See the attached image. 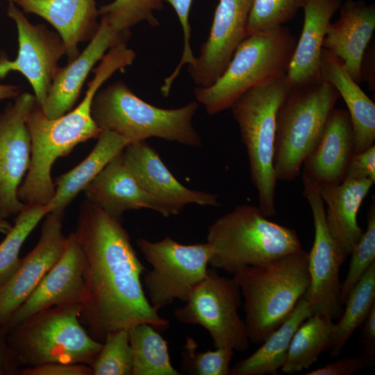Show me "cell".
<instances>
[{
  "label": "cell",
  "instance_id": "obj_1",
  "mask_svg": "<svg viewBox=\"0 0 375 375\" xmlns=\"http://www.w3.org/2000/svg\"><path fill=\"white\" fill-rule=\"evenodd\" d=\"M73 233L85 258L80 320L90 335L103 342L109 333L141 323L167 329L169 320L147 299L141 281L147 269L120 219L87 200Z\"/></svg>",
  "mask_w": 375,
  "mask_h": 375
},
{
  "label": "cell",
  "instance_id": "obj_2",
  "mask_svg": "<svg viewBox=\"0 0 375 375\" xmlns=\"http://www.w3.org/2000/svg\"><path fill=\"white\" fill-rule=\"evenodd\" d=\"M101 85L99 78H92L81 103L57 118H48L35 102L26 120L31 143L30 165L17 191L23 203L48 204L55 192L51 174L54 162L78 144L99 136L101 130L92 118L91 106Z\"/></svg>",
  "mask_w": 375,
  "mask_h": 375
},
{
  "label": "cell",
  "instance_id": "obj_3",
  "mask_svg": "<svg viewBox=\"0 0 375 375\" xmlns=\"http://www.w3.org/2000/svg\"><path fill=\"white\" fill-rule=\"evenodd\" d=\"M244 298L250 342L261 344L290 315L309 285L304 250L247 266L233 274Z\"/></svg>",
  "mask_w": 375,
  "mask_h": 375
},
{
  "label": "cell",
  "instance_id": "obj_4",
  "mask_svg": "<svg viewBox=\"0 0 375 375\" xmlns=\"http://www.w3.org/2000/svg\"><path fill=\"white\" fill-rule=\"evenodd\" d=\"M197 101L173 109L153 106L133 93L122 81L99 89L91 113L101 130L115 133L131 142L158 138L198 147L201 140L192 124Z\"/></svg>",
  "mask_w": 375,
  "mask_h": 375
},
{
  "label": "cell",
  "instance_id": "obj_5",
  "mask_svg": "<svg viewBox=\"0 0 375 375\" xmlns=\"http://www.w3.org/2000/svg\"><path fill=\"white\" fill-rule=\"evenodd\" d=\"M207 242L212 249L209 265L233 274L303 249L294 229L270 221L249 204L237 206L211 224Z\"/></svg>",
  "mask_w": 375,
  "mask_h": 375
},
{
  "label": "cell",
  "instance_id": "obj_6",
  "mask_svg": "<svg viewBox=\"0 0 375 375\" xmlns=\"http://www.w3.org/2000/svg\"><path fill=\"white\" fill-rule=\"evenodd\" d=\"M81 304L41 310L7 332V341L19 367L49 362L91 365L102 347L80 320Z\"/></svg>",
  "mask_w": 375,
  "mask_h": 375
},
{
  "label": "cell",
  "instance_id": "obj_7",
  "mask_svg": "<svg viewBox=\"0 0 375 375\" xmlns=\"http://www.w3.org/2000/svg\"><path fill=\"white\" fill-rule=\"evenodd\" d=\"M297 40L285 26L247 35L222 75L194 94L209 115L230 108L244 92L285 75Z\"/></svg>",
  "mask_w": 375,
  "mask_h": 375
},
{
  "label": "cell",
  "instance_id": "obj_8",
  "mask_svg": "<svg viewBox=\"0 0 375 375\" xmlns=\"http://www.w3.org/2000/svg\"><path fill=\"white\" fill-rule=\"evenodd\" d=\"M285 75L256 86L230 107L246 147L251 180L258 192V208L267 217L276 215L274 169L278 110L290 90Z\"/></svg>",
  "mask_w": 375,
  "mask_h": 375
},
{
  "label": "cell",
  "instance_id": "obj_9",
  "mask_svg": "<svg viewBox=\"0 0 375 375\" xmlns=\"http://www.w3.org/2000/svg\"><path fill=\"white\" fill-rule=\"evenodd\" d=\"M339 97L335 88L323 80L290 88L276 115L274 169L277 180L290 181L299 175Z\"/></svg>",
  "mask_w": 375,
  "mask_h": 375
},
{
  "label": "cell",
  "instance_id": "obj_10",
  "mask_svg": "<svg viewBox=\"0 0 375 375\" xmlns=\"http://www.w3.org/2000/svg\"><path fill=\"white\" fill-rule=\"evenodd\" d=\"M136 242L151 266L143 274L151 305L159 310L175 300L185 303L207 273L211 246L207 242L184 244L169 236L157 242L140 238Z\"/></svg>",
  "mask_w": 375,
  "mask_h": 375
},
{
  "label": "cell",
  "instance_id": "obj_11",
  "mask_svg": "<svg viewBox=\"0 0 375 375\" xmlns=\"http://www.w3.org/2000/svg\"><path fill=\"white\" fill-rule=\"evenodd\" d=\"M241 291L235 278L208 269L205 277L190 294L185 305L174 312L181 323L199 325L209 333L215 348L226 347L244 352L249 349L244 320L238 309Z\"/></svg>",
  "mask_w": 375,
  "mask_h": 375
},
{
  "label": "cell",
  "instance_id": "obj_12",
  "mask_svg": "<svg viewBox=\"0 0 375 375\" xmlns=\"http://www.w3.org/2000/svg\"><path fill=\"white\" fill-rule=\"evenodd\" d=\"M7 15L17 27L18 51L12 60L1 53L0 79L10 72H19L32 87L36 103L43 108L60 68L58 61L65 55L64 44L56 32L44 24H32L12 2L8 1Z\"/></svg>",
  "mask_w": 375,
  "mask_h": 375
},
{
  "label": "cell",
  "instance_id": "obj_13",
  "mask_svg": "<svg viewBox=\"0 0 375 375\" xmlns=\"http://www.w3.org/2000/svg\"><path fill=\"white\" fill-rule=\"evenodd\" d=\"M302 182L303 195L310 206L315 229L312 247L308 253L310 281L303 297L313 313L338 319L343 311L340 299V269L344 260L328 231L324 203L318 188L303 174Z\"/></svg>",
  "mask_w": 375,
  "mask_h": 375
},
{
  "label": "cell",
  "instance_id": "obj_14",
  "mask_svg": "<svg viewBox=\"0 0 375 375\" xmlns=\"http://www.w3.org/2000/svg\"><path fill=\"white\" fill-rule=\"evenodd\" d=\"M35 102L33 94L22 92L0 112V217L5 219L17 215L25 206L17 191L30 165L26 120Z\"/></svg>",
  "mask_w": 375,
  "mask_h": 375
},
{
  "label": "cell",
  "instance_id": "obj_15",
  "mask_svg": "<svg viewBox=\"0 0 375 375\" xmlns=\"http://www.w3.org/2000/svg\"><path fill=\"white\" fill-rule=\"evenodd\" d=\"M122 161L144 191L164 208L167 217L178 215L189 203L220 206L217 194L193 190L181 183L145 140L129 143Z\"/></svg>",
  "mask_w": 375,
  "mask_h": 375
},
{
  "label": "cell",
  "instance_id": "obj_16",
  "mask_svg": "<svg viewBox=\"0 0 375 375\" xmlns=\"http://www.w3.org/2000/svg\"><path fill=\"white\" fill-rule=\"evenodd\" d=\"M63 213L49 212L39 240L24 258L13 276L0 286V326L31 296L42 279L63 253L67 236L62 233Z\"/></svg>",
  "mask_w": 375,
  "mask_h": 375
},
{
  "label": "cell",
  "instance_id": "obj_17",
  "mask_svg": "<svg viewBox=\"0 0 375 375\" xmlns=\"http://www.w3.org/2000/svg\"><path fill=\"white\" fill-rule=\"evenodd\" d=\"M253 0H219L208 38L188 72L199 87L213 83L223 73L237 47L247 37Z\"/></svg>",
  "mask_w": 375,
  "mask_h": 375
},
{
  "label": "cell",
  "instance_id": "obj_18",
  "mask_svg": "<svg viewBox=\"0 0 375 375\" xmlns=\"http://www.w3.org/2000/svg\"><path fill=\"white\" fill-rule=\"evenodd\" d=\"M85 258L73 232L66 248L26 301L2 326L8 332L31 315L62 305L81 304L85 292Z\"/></svg>",
  "mask_w": 375,
  "mask_h": 375
},
{
  "label": "cell",
  "instance_id": "obj_19",
  "mask_svg": "<svg viewBox=\"0 0 375 375\" xmlns=\"http://www.w3.org/2000/svg\"><path fill=\"white\" fill-rule=\"evenodd\" d=\"M129 35L130 33L117 31L100 20L95 35L83 51L60 68L45 104L41 108L45 115L54 119L72 110L94 65L112 47L126 42Z\"/></svg>",
  "mask_w": 375,
  "mask_h": 375
},
{
  "label": "cell",
  "instance_id": "obj_20",
  "mask_svg": "<svg viewBox=\"0 0 375 375\" xmlns=\"http://www.w3.org/2000/svg\"><path fill=\"white\" fill-rule=\"evenodd\" d=\"M354 153V134L349 113L334 108L318 142L303 162V174L317 187L339 184L345 178Z\"/></svg>",
  "mask_w": 375,
  "mask_h": 375
},
{
  "label": "cell",
  "instance_id": "obj_21",
  "mask_svg": "<svg viewBox=\"0 0 375 375\" xmlns=\"http://www.w3.org/2000/svg\"><path fill=\"white\" fill-rule=\"evenodd\" d=\"M338 19L331 23L323 42L326 49L341 60L352 78L362 80L364 55L375 29V6L362 1L341 3Z\"/></svg>",
  "mask_w": 375,
  "mask_h": 375
},
{
  "label": "cell",
  "instance_id": "obj_22",
  "mask_svg": "<svg viewBox=\"0 0 375 375\" xmlns=\"http://www.w3.org/2000/svg\"><path fill=\"white\" fill-rule=\"evenodd\" d=\"M24 13L36 15L49 23L59 35L68 62L78 53V44L95 35L99 23L96 0H8Z\"/></svg>",
  "mask_w": 375,
  "mask_h": 375
},
{
  "label": "cell",
  "instance_id": "obj_23",
  "mask_svg": "<svg viewBox=\"0 0 375 375\" xmlns=\"http://www.w3.org/2000/svg\"><path fill=\"white\" fill-rule=\"evenodd\" d=\"M340 0H307L303 23L285 76L290 88L322 80L323 42L331 19L340 9Z\"/></svg>",
  "mask_w": 375,
  "mask_h": 375
},
{
  "label": "cell",
  "instance_id": "obj_24",
  "mask_svg": "<svg viewBox=\"0 0 375 375\" xmlns=\"http://www.w3.org/2000/svg\"><path fill=\"white\" fill-rule=\"evenodd\" d=\"M122 151L114 157L85 188L87 200L110 215L120 219L124 212L142 208L167 217L164 208L149 196L124 166Z\"/></svg>",
  "mask_w": 375,
  "mask_h": 375
},
{
  "label": "cell",
  "instance_id": "obj_25",
  "mask_svg": "<svg viewBox=\"0 0 375 375\" xmlns=\"http://www.w3.org/2000/svg\"><path fill=\"white\" fill-rule=\"evenodd\" d=\"M373 184L369 179L345 178L339 184L317 186L327 205L325 217L328 231L344 261L363 233L357 215Z\"/></svg>",
  "mask_w": 375,
  "mask_h": 375
},
{
  "label": "cell",
  "instance_id": "obj_26",
  "mask_svg": "<svg viewBox=\"0 0 375 375\" xmlns=\"http://www.w3.org/2000/svg\"><path fill=\"white\" fill-rule=\"evenodd\" d=\"M321 78L331 83L344 101L355 140V153L361 152L375 140V103L349 75L340 59L323 49Z\"/></svg>",
  "mask_w": 375,
  "mask_h": 375
},
{
  "label": "cell",
  "instance_id": "obj_27",
  "mask_svg": "<svg viewBox=\"0 0 375 375\" xmlns=\"http://www.w3.org/2000/svg\"><path fill=\"white\" fill-rule=\"evenodd\" d=\"M131 143L128 140L101 130L92 150L78 165L56 178L53 197L47 204L49 212L64 213L65 208L97 176L106 165Z\"/></svg>",
  "mask_w": 375,
  "mask_h": 375
},
{
  "label": "cell",
  "instance_id": "obj_28",
  "mask_svg": "<svg viewBox=\"0 0 375 375\" xmlns=\"http://www.w3.org/2000/svg\"><path fill=\"white\" fill-rule=\"evenodd\" d=\"M313 314L310 303L303 297L292 312L248 357L230 368L231 375H277L283 366L292 336L297 328Z\"/></svg>",
  "mask_w": 375,
  "mask_h": 375
},
{
  "label": "cell",
  "instance_id": "obj_29",
  "mask_svg": "<svg viewBox=\"0 0 375 375\" xmlns=\"http://www.w3.org/2000/svg\"><path fill=\"white\" fill-rule=\"evenodd\" d=\"M333 319L313 313L297 328L290 342L282 372L294 374L308 369L324 351L330 350Z\"/></svg>",
  "mask_w": 375,
  "mask_h": 375
},
{
  "label": "cell",
  "instance_id": "obj_30",
  "mask_svg": "<svg viewBox=\"0 0 375 375\" xmlns=\"http://www.w3.org/2000/svg\"><path fill=\"white\" fill-rule=\"evenodd\" d=\"M337 323H334L330 348L332 358H337L359 328L375 304V262L370 265L348 294Z\"/></svg>",
  "mask_w": 375,
  "mask_h": 375
},
{
  "label": "cell",
  "instance_id": "obj_31",
  "mask_svg": "<svg viewBox=\"0 0 375 375\" xmlns=\"http://www.w3.org/2000/svg\"><path fill=\"white\" fill-rule=\"evenodd\" d=\"M132 375H180L171 363L167 341L153 326L141 323L128 329Z\"/></svg>",
  "mask_w": 375,
  "mask_h": 375
},
{
  "label": "cell",
  "instance_id": "obj_32",
  "mask_svg": "<svg viewBox=\"0 0 375 375\" xmlns=\"http://www.w3.org/2000/svg\"><path fill=\"white\" fill-rule=\"evenodd\" d=\"M49 212L47 205H26L17 215L14 225L0 243V286L17 270L22 247L40 222Z\"/></svg>",
  "mask_w": 375,
  "mask_h": 375
},
{
  "label": "cell",
  "instance_id": "obj_33",
  "mask_svg": "<svg viewBox=\"0 0 375 375\" xmlns=\"http://www.w3.org/2000/svg\"><path fill=\"white\" fill-rule=\"evenodd\" d=\"M161 0H114L99 8L101 20L113 29L130 33V29L146 22L151 26L159 25L155 12L162 9Z\"/></svg>",
  "mask_w": 375,
  "mask_h": 375
},
{
  "label": "cell",
  "instance_id": "obj_34",
  "mask_svg": "<svg viewBox=\"0 0 375 375\" xmlns=\"http://www.w3.org/2000/svg\"><path fill=\"white\" fill-rule=\"evenodd\" d=\"M129 328L109 333L90 367L92 375H132L133 354Z\"/></svg>",
  "mask_w": 375,
  "mask_h": 375
},
{
  "label": "cell",
  "instance_id": "obj_35",
  "mask_svg": "<svg viewBox=\"0 0 375 375\" xmlns=\"http://www.w3.org/2000/svg\"><path fill=\"white\" fill-rule=\"evenodd\" d=\"M194 338L187 337L181 351V371L192 375H228L234 351L230 348L197 351Z\"/></svg>",
  "mask_w": 375,
  "mask_h": 375
},
{
  "label": "cell",
  "instance_id": "obj_36",
  "mask_svg": "<svg viewBox=\"0 0 375 375\" xmlns=\"http://www.w3.org/2000/svg\"><path fill=\"white\" fill-rule=\"evenodd\" d=\"M306 2L307 0H253L247 25V36L283 26Z\"/></svg>",
  "mask_w": 375,
  "mask_h": 375
},
{
  "label": "cell",
  "instance_id": "obj_37",
  "mask_svg": "<svg viewBox=\"0 0 375 375\" xmlns=\"http://www.w3.org/2000/svg\"><path fill=\"white\" fill-rule=\"evenodd\" d=\"M347 276L342 283L340 299L344 303L346 298L367 269L375 262V205L372 203L367 214V228L350 253Z\"/></svg>",
  "mask_w": 375,
  "mask_h": 375
},
{
  "label": "cell",
  "instance_id": "obj_38",
  "mask_svg": "<svg viewBox=\"0 0 375 375\" xmlns=\"http://www.w3.org/2000/svg\"><path fill=\"white\" fill-rule=\"evenodd\" d=\"M169 3L175 10L178 20L181 23L183 33V50L180 62L174 72L165 79L160 91L164 97H167L169 94L172 85L178 76L181 69L184 65L191 64L195 57L192 53L190 46V26L189 23V15L193 0H161Z\"/></svg>",
  "mask_w": 375,
  "mask_h": 375
},
{
  "label": "cell",
  "instance_id": "obj_39",
  "mask_svg": "<svg viewBox=\"0 0 375 375\" xmlns=\"http://www.w3.org/2000/svg\"><path fill=\"white\" fill-rule=\"evenodd\" d=\"M345 178L369 179L375 183V144L353 155Z\"/></svg>",
  "mask_w": 375,
  "mask_h": 375
},
{
  "label": "cell",
  "instance_id": "obj_40",
  "mask_svg": "<svg viewBox=\"0 0 375 375\" xmlns=\"http://www.w3.org/2000/svg\"><path fill=\"white\" fill-rule=\"evenodd\" d=\"M19 375H92L90 365L82 363L49 362L22 368Z\"/></svg>",
  "mask_w": 375,
  "mask_h": 375
},
{
  "label": "cell",
  "instance_id": "obj_41",
  "mask_svg": "<svg viewBox=\"0 0 375 375\" xmlns=\"http://www.w3.org/2000/svg\"><path fill=\"white\" fill-rule=\"evenodd\" d=\"M369 362L361 354L338 359L313 369L306 375H350L369 365Z\"/></svg>",
  "mask_w": 375,
  "mask_h": 375
},
{
  "label": "cell",
  "instance_id": "obj_42",
  "mask_svg": "<svg viewBox=\"0 0 375 375\" xmlns=\"http://www.w3.org/2000/svg\"><path fill=\"white\" fill-rule=\"evenodd\" d=\"M359 342L363 348L362 355L372 364L375 359V304L361 325Z\"/></svg>",
  "mask_w": 375,
  "mask_h": 375
},
{
  "label": "cell",
  "instance_id": "obj_43",
  "mask_svg": "<svg viewBox=\"0 0 375 375\" xmlns=\"http://www.w3.org/2000/svg\"><path fill=\"white\" fill-rule=\"evenodd\" d=\"M19 368L8 344L7 331L0 326V375L19 374Z\"/></svg>",
  "mask_w": 375,
  "mask_h": 375
},
{
  "label": "cell",
  "instance_id": "obj_44",
  "mask_svg": "<svg viewBox=\"0 0 375 375\" xmlns=\"http://www.w3.org/2000/svg\"><path fill=\"white\" fill-rule=\"evenodd\" d=\"M20 93L21 88L17 85L0 83V101L7 99H15Z\"/></svg>",
  "mask_w": 375,
  "mask_h": 375
},
{
  "label": "cell",
  "instance_id": "obj_45",
  "mask_svg": "<svg viewBox=\"0 0 375 375\" xmlns=\"http://www.w3.org/2000/svg\"><path fill=\"white\" fill-rule=\"evenodd\" d=\"M12 225L5 219L0 217V233L6 234L11 229Z\"/></svg>",
  "mask_w": 375,
  "mask_h": 375
}]
</instances>
